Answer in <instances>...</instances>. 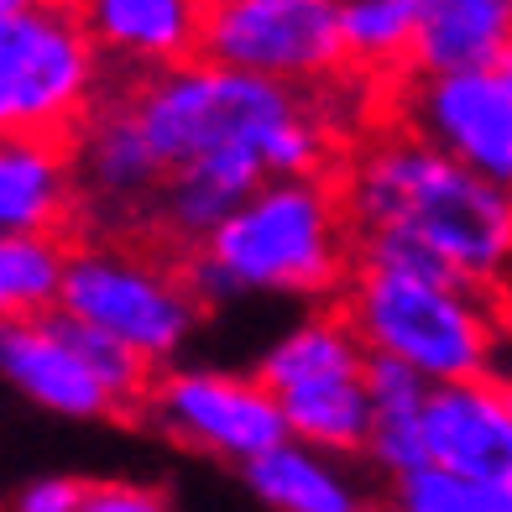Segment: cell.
Listing matches in <instances>:
<instances>
[{
  "label": "cell",
  "mask_w": 512,
  "mask_h": 512,
  "mask_svg": "<svg viewBox=\"0 0 512 512\" xmlns=\"http://www.w3.org/2000/svg\"><path fill=\"white\" fill-rule=\"evenodd\" d=\"M356 236H398L481 293L512 288V189L408 126L382 131L340 168Z\"/></svg>",
  "instance_id": "cell-1"
},
{
  "label": "cell",
  "mask_w": 512,
  "mask_h": 512,
  "mask_svg": "<svg viewBox=\"0 0 512 512\" xmlns=\"http://www.w3.org/2000/svg\"><path fill=\"white\" fill-rule=\"evenodd\" d=\"M183 262L194 298L230 304L246 293H345L356 272V225L340 194V173H293L262 183L236 215Z\"/></svg>",
  "instance_id": "cell-2"
},
{
  "label": "cell",
  "mask_w": 512,
  "mask_h": 512,
  "mask_svg": "<svg viewBox=\"0 0 512 512\" xmlns=\"http://www.w3.org/2000/svg\"><path fill=\"white\" fill-rule=\"evenodd\" d=\"M492 293L455 277L439 256L398 236H356V272L340 309L382 356L418 366L429 382L486 377L497 351Z\"/></svg>",
  "instance_id": "cell-3"
},
{
  "label": "cell",
  "mask_w": 512,
  "mask_h": 512,
  "mask_svg": "<svg viewBox=\"0 0 512 512\" xmlns=\"http://www.w3.org/2000/svg\"><path fill=\"white\" fill-rule=\"evenodd\" d=\"M105 89V58L58 0L0 11V136H68Z\"/></svg>",
  "instance_id": "cell-4"
},
{
  "label": "cell",
  "mask_w": 512,
  "mask_h": 512,
  "mask_svg": "<svg viewBox=\"0 0 512 512\" xmlns=\"http://www.w3.org/2000/svg\"><path fill=\"white\" fill-rule=\"evenodd\" d=\"M58 309L79 314L100 330L121 335L147 361H173L199 324V298L183 277V262L142 241H100L74 246L63 267Z\"/></svg>",
  "instance_id": "cell-5"
},
{
  "label": "cell",
  "mask_w": 512,
  "mask_h": 512,
  "mask_svg": "<svg viewBox=\"0 0 512 512\" xmlns=\"http://www.w3.org/2000/svg\"><path fill=\"white\" fill-rule=\"evenodd\" d=\"M371 345L356 335V324L335 314H314L283 335L262 356V377L288 413V434L324 455H366L371 445Z\"/></svg>",
  "instance_id": "cell-6"
},
{
  "label": "cell",
  "mask_w": 512,
  "mask_h": 512,
  "mask_svg": "<svg viewBox=\"0 0 512 512\" xmlns=\"http://www.w3.org/2000/svg\"><path fill=\"white\" fill-rule=\"evenodd\" d=\"M199 58L288 84L351 74L340 0H204Z\"/></svg>",
  "instance_id": "cell-7"
},
{
  "label": "cell",
  "mask_w": 512,
  "mask_h": 512,
  "mask_svg": "<svg viewBox=\"0 0 512 512\" xmlns=\"http://www.w3.org/2000/svg\"><path fill=\"white\" fill-rule=\"evenodd\" d=\"M142 418L199 455L246 465L288 439V413L262 377H225V371H162Z\"/></svg>",
  "instance_id": "cell-8"
},
{
  "label": "cell",
  "mask_w": 512,
  "mask_h": 512,
  "mask_svg": "<svg viewBox=\"0 0 512 512\" xmlns=\"http://www.w3.org/2000/svg\"><path fill=\"white\" fill-rule=\"evenodd\" d=\"M398 126L512 189V53L455 74H408Z\"/></svg>",
  "instance_id": "cell-9"
},
{
  "label": "cell",
  "mask_w": 512,
  "mask_h": 512,
  "mask_svg": "<svg viewBox=\"0 0 512 512\" xmlns=\"http://www.w3.org/2000/svg\"><path fill=\"white\" fill-rule=\"evenodd\" d=\"M0 377L42 413L58 418H126L115 387L79 356L48 309L37 314H6L0 319Z\"/></svg>",
  "instance_id": "cell-10"
},
{
  "label": "cell",
  "mask_w": 512,
  "mask_h": 512,
  "mask_svg": "<svg viewBox=\"0 0 512 512\" xmlns=\"http://www.w3.org/2000/svg\"><path fill=\"white\" fill-rule=\"evenodd\" d=\"M429 460L512 492V387L497 377L434 382L424 408Z\"/></svg>",
  "instance_id": "cell-11"
},
{
  "label": "cell",
  "mask_w": 512,
  "mask_h": 512,
  "mask_svg": "<svg viewBox=\"0 0 512 512\" xmlns=\"http://www.w3.org/2000/svg\"><path fill=\"white\" fill-rule=\"evenodd\" d=\"M74 11L105 63L152 74L199 58L204 0H58Z\"/></svg>",
  "instance_id": "cell-12"
},
{
  "label": "cell",
  "mask_w": 512,
  "mask_h": 512,
  "mask_svg": "<svg viewBox=\"0 0 512 512\" xmlns=\"http://www.w3.org/2000/svg\"><path fill=\"white\" fill-rule=\"evenodd\" d=\"M0 230L63 241L79 230V183L68 136H0Z\"/></svg>",
  "instance_id": "cell-13"
},
{
  "label": "cell",
  "mask_w": 512,
  "mask_h": 512,
  "mask_svg": "<svg viewBox=\"0 0 512 512\" xmlns=\"http://www.w3.org/2000/svg\"><path fill=\"white\" fill-rule=\"evenodd\" d=\"M502 53H512V0H424L408 74H455Z\"/></svg>",
  "instance_id": "cell-14"
},
{
  "label": "cell",
  "mask_w": 512,
  "mask_h": 512,
  "mask_svg": "<svg viewBox=\"0 0 512 512\" xmlns=\"http://www.w3.org/2000/svg\"><path fill=\"white\" fill-rule=\"evenodd\" d=\"M366 382H371V445H366V455L387 476H403L413 465H424L429 460L424 408H429L434 382L418 366H408L398 356H382V351H371Z\"/></svg>",
  "instance_id": "cell-15"
},
{
  "label": "cell",
  "mask_w": 512,
  "mask_h": 512,
  "mask_svg": "<svg viewBox=\"0 0 512 512\" xmlns=\"http://www.w3.org/2000/svg\"><path fill=\"white\" fill-rule=\"evenodd\" d=\"M241 476L256 492V502H267L277 512H351V507H361L356 486L340 471H330L304 439H298V445L283 439V445L251 455L241 465Z\"/></svg>",
  "instance_id": "cell-16"
},
{
  "label": "cell",
  "mask_w": 512,
  "mask_h": 512,
  "mask_svg": "<svg viewBox=\"0 0 512 512\" xmlns=\"http://www.w3.org/2000/svg\"><path fill=\"white\" fill-rule=\"evenodd\" d=\"M345 6V48L351 74L361 79H403L413 58V37L424 21V0H340Z\"/></svg>",
  "instance_id": "cell-17"
},
{
  "label": "cell",
  "mask_w": 512,
  "mask_h": 512,
  "mask_svg": "<svg viewBox=\"0 0 512 512\" xmlns=\"http://www.w3.org/2000/svg\"><path fill=\"white\" fill-rule=\"evenodd\" d=\"M63 267H68L63 236H11V230H0V319L53 309Z\"/></svg>",
  "instance_id": "cell-18"
},
{
  "label": "cell",
  "mask_w": 512,
  "mask_h": 512,
  "mask_svg": "<svg viewBox=\"0 0 512 512\" xmlns=\"http://www.w3.org/2000/svg\"><path fill=\"white\" fill-rule=\"evenodd\" d=\"M392 497H398V507H413V512H512L507 486L476 481L439 460H424L413 471L392 476Z\"/></svg>",
  "instance_id": "cell-19"
},
{
  "label": "cell",
  "mask_w": 512,
  "mask_h": 512,
  "mask_svg": "<svg viewBox=\"0 0 512 512\" xmlns=\"http://www.w3.org/2000/svg\"><path fill=\"white\" fill-rule=\"evenodd\" d=\"M162 507H168V492L142 481H89L84 492V512H162Z\"/></svg>",
  "instance_id": "cell-20"
},
{
  "label": "cell",
  "mask_w": 512,
  "mask_h": 512,
  "mask_svg": "<svg viewBox=\"0 0 512 512\" xmlns=\"http://www.w3.org/2000/svg\"><path fill=\"white\" fill-rule=\"evenodd\" d=\"M84 492H89V481L79 476H42L32 486H21L16 507L21 512H84Z\"/></svg>",
  "instance_id": "cell-21"
},
{
  "label": "cell",
  "mask_w": 512,
  "mask_h": 512,
  "mask_svg": "<svg viewBox=\"0 0 512 512\" xmlns=\"http://www.w3.org/2000/svg\"><path fill=\"white\" fill-rule=\"evenodd\" d=\"M21 6H37V0H0V11H21Z\"/></svg>",
  "instance_id": "cell-22"
},
{
  "label": "cell",
  "mask_w": 512,
  "mask_h": 512,
  "mask_svg": "<svg viewBox=\"0 0 512 512\" xmlns=\"http://www.w3.org/2000/svg\"><path fill=\"white\" fill-rule=\"evenodd\" d=\"M507 387H512V382H507Z\"/></svg>",
  "instance_id": "cell-23"
}]
</instances>
